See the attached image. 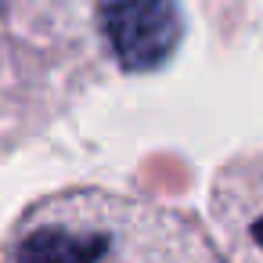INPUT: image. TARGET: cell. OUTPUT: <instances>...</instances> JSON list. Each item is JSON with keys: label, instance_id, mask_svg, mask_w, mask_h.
<instances>
[{"label": "cell", "instance_id": "obj_1", "mask_svg": "<svg viewBox=\"0 0 263 263\" xmlns=\"http://www.w3.org/2000/svg\"><path fill=\"white\" fill-rule=\"evenodd\" d=\"M134 220L98 198H72L40 209L22 223L8 263H155L166 241H141Z\"/></svg>", "mask_w": 263, "mask_h": 263}, {"label": "cell", "instance_id": "obj_2", "mask_svg": "<svg viewBox=\"0 0 263 263\" xmlns=\"http://www.w3.org/2000/svg\"><path fill=\"white\" fill-rule=\"evenodd\" d=\"M98 18L105 44L126 72L166 65L184 33L177 0H101Z\"/></svg>", "mask_w": 263, "mask_h": 263}, {"label": "cell", "instance_id": "obj_3", "mask_svg": "<svg viewBox=\"0 0 263 263\" xmlns=\"http://www.w3.org/2000/svg\"><path fill=\"white\" fill-rule=\"evenodd\" d=\"M249 241L259 249V256H263V213H256L252 216V223H249Z\"/></svg>", "mask_w": 263, "mask_h": 263}]
</instances>
